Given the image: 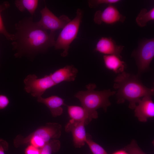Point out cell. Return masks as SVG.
<instances>
[{
  "label": "cell",
  "mask_w": 154,
  "mask_h": 154,
  "mask_svg": "<svg viewBox=\"0 0 154 154\" xmlns=\"http://www.w3.org/2000/svg\"><path fill=\"white\" fill-rule=\"evenodd\" d=\"M12 45L17 57L34 56L54 46L55 33L48 32L31 17L25 18L15 25Z\"/></svg>",
  "instance_id": "obj_1"
},
{
  "label": "cell",
  "mask_w": 154,
  "mask_h": 154,
  "mask_svg": "<svg viewBox=\"0 0 154 154\" xmlns=\"http://www.w3.org/2000/svg\"><path fill=\"white\" fill-rule=\"evenodd\" d=\"M117 90L116 96L118 104L129 102V107L134 109L141 98L147 96H152L153 88L147 87L139 79V77L123 71L119 74L114 80L113 86Z\"/></svg>",
  "instance_id": "obj_2"
},
{
  "label": "cell",
  "mask_w": 154,
  "mask_h": 154,
  "mask_svg": "<svg viewBox=\"0 0 154 154\" xmlns=\"http://www.w3.org/2000/svg\"><path fill=\"white\" fill-rule=\"evenodd\" d=\"M96 87L95 84H89L86 86V90L79 91L74 95L80 101L82 107L89 112L93 119L98 117L97 110L98 109L102 108L105 112L107 111L108 107L111 105L109 97L116 93V91L110 89L95 90Z\"/></svg>",
  "instance_id": "obj_3"
},
{
  "label": "cell",
  "mask_w": 154,
  "mask_h": 154,
  "mask_svg": "<svg viewBox=\"0 0 154 154\" xmlns=\"http://www.w3.org/2000/svg\"><path fill=\"white\" fill-rule=\"evenodd\" d=\"M61 125L56 123H48L40 127L26 137L17 135L13 141L14 146L18 147L29 143L32 139L39 141L44 144L51 140L57 139L60 136Z\"/></svg>",
  "instance_id": "obj_4"
},
{
  "label": "cell",
  "mask_w": 154,
  "mask_h": 154,
  "mask_svg": "<svg viewBox=\"0 0 154 154\" xmlns=\"http://www.w3.org/2000/svg\"><path fill=\"white\" fill-rule=\"evenodd\" d=\"M83 15L82 11L80 9H78L75 17L62 29L55 41V49L63 50L61 54L62 57L67 55L70 44L77 37Z\"/></svg>",
  "instance_id": "obj_5"
},
{
  "label": "cell",
  "mask_w": 154,
  "mask_h": 154,
  "mask_svg": "<svg viewBox=\"0 0 154 154\" xmlns=\"http://www.w3.org/2000/svg\"><path fill=\"white\" fill-rule=\"evenodd\" d=\"M132 56L135 58L138 68L136 75L139 77L142 73L149 69L154 58V38L143 41L133 52Z\"/></svg>",
  "instance_id": "obj_6"
},
{
  "label": "cell",
  "mask_w": 154,
  "mask_h": 154,
  "mask_svg": "<svg viewBox=\"0 0 154 154\" xmlns=\"http://www.w3.org/2000/svg\"><path fill=\"white\" fill-rule=\"evenodd\" d=\"M24 82L26 92L37 98L42 96L47 89L56 85L50 75L38 78L35 74H29L25 78Z\"/></svg>",
  "instance_id": "obj_7"
},
{
  "label": "cell",
  "mask_w": 154,
  "mask_h": 154,
  "mask_svg": "<svg viewBox=\"0 0 154 154\" xmlns=\"http://www.w3.org/2000/svg\"><path fill=\"white\" fill-rule=\"evenodd\" d=\"M41 18L37 23L41 27L50 32H55L62 29L71 20L67 16L62 15L59 17L54 15L45 5L40 11Z\"/></svg>",
  "instance_id": "obj_8"
},
{
  "label": "cell",
  "mask_w": 154,
  "mask_h": 154,
  "mask_svg": "<svg viewBox=\"0 0 154 154\" xmlns=\"http://www.w3.org/2000/svg\"><path fill=\"white\" fill-rule=\"evenodd\" d=\"M125 18L115 6L110 5L103 11L98 10L96 12L94 21L98 25L103 23L112 25L118 22L123 23Z\"/></svg>",
  "instance_id": "obj_9"
},
{
  "label": "cell",
  "mask_w": 154,
  "mask_h": 154,
  "mask_svg": "<svg viewBox=\"0 0 154 154\" xmlns=\"http://www.w3.org/2000/svg\"><path fill=\"white\" fill-rule=\"evenodd\" d=\"M134 109L135 116L139 121L146 122L148 119L154 117V103L152 96L143 97L138 102Z\"/></svg>",
  "instance_id": "obj_10"
},
{
  "label": "cell",
  "mask_w": 154,
  "mask_h": 154,
  "mask_svg": "<svg viewBox=\"0 0 154 154\" xmlns=\"http://www.w3.org/2000/svg\"><path fill=\"white\" fill-rule=\"evenodd\" d=\"M86 125L84 122H77L70 120L65 127L66 132H71L74 146L80 148L86 143L87 134L85 128Z\"/></svg>",
  "instance_id": "obj_11"
},
{
  "label": "cell",
  "mask_w": 154,
  "mask_h": 154,
  "mask_svg": "<svg viewBox=\"0 0 154 154\" xmlns=\"http://www.w3.org/2000/svg\"><path fill=\"white\" fill-rule=\"evenodd\" d=\"M124 47L117 45L112 38L103 37L97 42L94 50L104 55H115L122 58L121 54Z\"/></svg>",
  "instance_id": "obj_12"
},
{
  "label": "cell",
  "mask_w": 154,
  "mask_h": 154,
  "mask_svg": "<svg viewBox=\"0 0 154 154\" xmlns=\"http://www.w3.org/2000/svg\"><path fill=\"white\" fill-rule=\"evenodd\" d=\"M78 72L77 69L73 65H67L50 73V75L56 85L63 82L74 81Z\"/></svg>",
  "instance_id": "obj_13"
},
{
  "label": "cell",
  "mask_w": 154,
  "mask_h": 154,
  "mask_svg": "<svg viewBox=\"0 0 154 154\" xmlns=\"http://www.w3.org/2000/svg\"><path fill=\"white\" fill-rule=\"evenodd\" d=\"M37 101L45 105L50 110L52 116L54 117L60 116L63 113L62 106L66 105L64 99L55 95L46 98L39 97L37 98Z\"/></svg>",
  "instance_id": "obj_14"
},
{
  "label": "cell",
  "mask_w": 154,
  "mask_h": 154,
  "mask_svg": "<svg viewBox=\"0 0 154 154\" xmlns=\"http://www.w3.org/2000/svg\"><path fill=\"white\" fill-rule=\"evenodd\" d=\"M68 112L72 121L84 122L87 125L93 119L89 112L82 106H67Z\"/></svg>",
  "instance_id": "obj_15"
},
{
  "label": "cell",
  "mask_w": 154,
  "mask_h": 154,
  "mask_svg": "<svg viewBox=\"0 0 154 154\" xmlns=\"http://www.w3.org/2000/svg\"><path fill=\"white\" fill-rule=\"evenodd\" d=\"M121 58L115 55H104L103 59L105 67L116 73L123 72L125 68L126 64L121 60Z\"/></svg>",
  "instance_id": "obj_16"
},
{
  "label": "cell",
  "mask_w": 154,
  "mask_h": 154,
  "mask_svg": "<svg viewBox=\"0 0 154 154\" xmlns=\"http://www.w3.org/2000/svg\"><path fill=\"white\" fill-rule=\"evenodd\" d=\"M38 1L37 0H17L15 1V5L21 12L27 11L33 16L37 8Z\"/></svg>",
  "instance_id": "obj_17"
},
{
  "label": "cell",
  "mask_w": 154,
  "mask_h": 154,
  "mask_svg": "<svg viewBox=\"0 0 154 154\" xmlns=\"http://www.w3.org/2000/svg\"><path fill=\"white\" fill-rule=\"evenodd\" d=\"M154 20V8L153 7L149 11L147 9L142 8L136 17V22L140 27L146 26L147 22Z\"/></svg>",
  "instance_id": "obj_18"
},
{
  "label": "cell",
  "mask_w": 154,
  "mask_h": 154,
  "mask_svg": "<svg viewBox=\"0 0 154 154\" xmlns=\"http://www.w3.org/2000/svg\"><path fill=\"white\" fill-rule=\"evenodd\" d=\"M60 142L57 139H53L46 143L40 149V154H52L58 151L60 148Z\"/></svg>",
  "instance_id": "obj_19"
},
{
  "label": "cell",
  "mask_w": 154,
  "mask_h": 154,
  "mask_svg": "<svg viewBox=\"0 0 154 154\" xmlns=\"http://www.w3.org/2000/svg\"><path fill=\"white\" fill-rule=\"evenodd\" d=\"M10 6L8 2H4L0 5V34L3 35L8 40L12 41L13 37V34H10L6 30L4 25L1 16L2 12L8 8Z\"/></svg>",
  "instance_id": "obj_20"
},
{
  "label": "cell",
  "mask_w": 154,
  "mask_h": 154,
  "mask_svg": "<svg viewBox=\"0 0 154 154\" xmlns=\"http://www.w3.org/2000/svg\"><path fill=\"white\" fill-rule=\"evenodd\" d=\"M86 143L89 146L93 154H108L103 147L93 141L87 135Z\"/></svg>",
  "instance_id": "obj_21"
},
{
  "label": "cell",
  "mask_w": 154,
  "mask_h": 154,
  "mask_svg": "<svg viewBox=\"0 0 154 154\" xmlns=\"http://www.w3.org/2000/svg\"><path fill=\"white\" fill-rule=\"evenodd\" d=\"M124 149L129 154H146L139 147L137 142L133 139L130 144L126 146Z\"/></svg>",
  "instance_id": "obj_22"
},
{
  "label": "cell",
  "mask_w": 154,
  "mask_h": 154,
  "mask_svg": "<svg viewBox=\"0 0 154 154\" xmlns=\"http://www.w3.org/2000/svg\"><path fill=\"white\" fill-rule=\"evenodd\" d=\"M120 0H90L88 1L89 6L91 8L96 7L100 5H112L120 2Z\"/></svg>",
  "instance_id": "obj_23"
},
{
  "label": "cell",
  "mask_w": 154,
  "mask_h": 154,
  "mask_svg": "<svg viewBox=\"0 0 154 154\" xmlns=\"http://www.w3.org/2000/svg\"><path fill=\"white\" fill-rule=\"evenodd\" d=\"M9 100L8 97L5 95L0 93V110L5 108L8 105Z\"/></svg>",
  "instance_id": "obj_24"
},
{
  "label": "cell",
  "mask_w": 154,
  "mask_h": 154,
  "mask_svg": "<svg viewBox=\"0 0 154 154\" xmlns=\"http://www.w3.org/2000/svg\"><path fill=\"white\" fill-rule=\"evenodd\" d=\"M25 153V154H40V149L31 144L26 148Z\"/></svg>",
  "instance_id": "obj_25"
},
{
  "label": "cell",
  "mask_w": 154,
  "mask_h": 154,
  "mask_svg": "<svg viewBox=\"0 0 154 154\" xmlns=\"http://www.w3.org/2000/svg\"><path fill=\"white\" fill-rule=\"evenodd\" d=\"M9 144L5 140L0 139V154H5L6 151L8 149Z\"/></svg>",
  "instance_id": "obj_26"
},
{
  "label": "cell",
  "mask_w": 154,
  "mask_h": 154,
  "mask_svg": "<svg viewBox=\"0 0 154 154\" xmlns=\"http://www.w3.org/2000/svg\"><path fill=\"white\" fill-rule=\"evenodd\" d=\"M112 154H129L126 151L124 150H120L117 151Z\"/></svg>",
  "instance_id": "obj_27"
}]
</instances>
